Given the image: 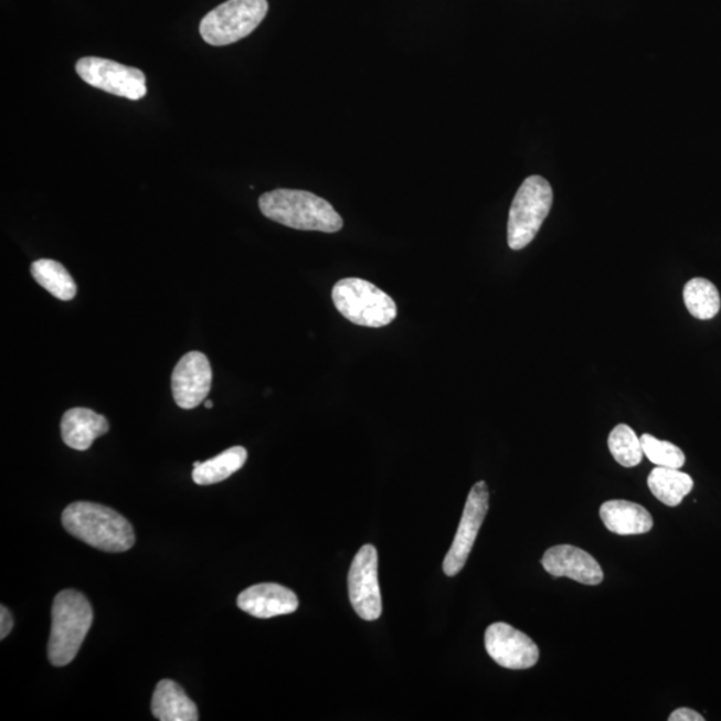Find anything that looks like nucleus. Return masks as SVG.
<instances>
[{"label": "nucleus", "mask_w": 721, "mask_h": 721, "mask_svg": "<svg viewBox=\"0 0 721 721\" xmlns=\"http://www.w3.org/2000/svg\"><path fill=\"white\" fill-rule=\"evenodd\" d=\"M205 407H206V410H212V407H213V401H210V400H209V401H205Z\"/></svg>", "instance_id": "25"}, {"label": "nucleus", "mask_w": 721, "mask_h": 721, "mask_svg": "<svg viewBox=\"0 0 721 721\" xmlns=\"http://www.w3.org/2000/svg\"><path fill=\"white\" fill-rule=\"evenodd\" d=\"M267 10V0H227L202 19L200 33L212 46H227L251 35Z\"/></svg>", "instance_id": "6"}, {"label": "nucleus", "mask_w": 721, "mask_h": 721, "mask_svg": "<svg viewBox=\"0 0 721 721\" xmlns=\"http://www.w3.org/2000/svg\"><path fill=\"white\" fill-rule=\"evenodd\" d=\"M669 721H704V718L700 713L689 708H679L671 713V717L668 718Z\"/></svg>", "instance_id": "23"}, {"label": "nucleus", "mask_w": 721, "mask_h": 721, "mask_svg": "<svg viewBox=\"0 0 721 721\" xmlns=\"http://www.w3.org/2000/svg\"><path fill=\"white\" fill-rule=\"evenodd\" d=\"M552 203L553 191L545 178L531 176L522 182L509 210L508 245L512 251L531 244L550 214Z\"/></svg>", "instance_id": "5"}, {"label": "nucleus", "mask_w": 721, "mask_h": 721, "mask_svg": "<svg viewBox=\"0 0 721 721\" xmlns=\"http://www.w3.org/2000/svg\"><path fill=\"white\" fill-rule=\"evenodd\" d=\"M642 448L644 456L657 467L680 469L685 467L686 455L679 446L672 443L661 442L650 435H643L640 437Z\"/></svg>", "instance_id": "22"}, {"label": "nucleus", "mask_w": 721, "mask_h": 721, "mask_svg": "<svg viewBox=\"0 0 721 721\" xmlns=\"http://www.w3.org/2000/svg\"><path fill=\"white\" fill-rule=\"evenodd\" d=\"M151 712L161 721L200 720L198 708L180 685L172 680L158 682L151 700Z\"/></svg>", "instance_id": "16"}, {"label": "nucleus", "mask_w": 721, "mask_h": 721, "mask_svg": "<svg viewBox=\"0 0 721 721\" xmlns=\"http://www.w3.org/2000/svg\"><path fill=\"white\" fill-rule=\"evenodd\" d=\"M611 455L624 468H634L642 463L644 452L640 438L632 427L618 424L608 437Z\"/></svg>", "instance_id": "21"}, {"label": "nucleus", "mask_w": 721, "mask_h": 721, "mask_svg": "<svg viewBox=\"0 0 721 721\" xmlns=\"http://www.w3.org/2000/svg\"><path fill=\"white\" fill-rule=\"evenodd\" d=\"M47 656L54 667H65L78 655L93 625L92 604L74 590L57 593L51 611Z\"/></svg>", "instance_id": "3"}, {"label": "nucleus", "mask_w": 721, "mask_h": 721, "mask_svg": "<svg viewBox=\"0 0 721 721\" xmlns=\"http://www.w3.org/2000/svg\"><path fill=\"white\" fill-rule=\"evenodd\" d=\"M110 430L108 421L86 407H73L63 414L61 423L62 439L70 448L87 450L100 436Z\"/></svg>", "instance_id": "14"}, {"label": "nucleus", "mask_w": 721, "mask_h": 721, "mask_svg": "<svg viewBox=\"0 0 721 721\" xmlns=\"http://www.w3.org/2000/svg\"><path fill=\"white\" fill-rule=\"evenodd\" d=\"M349 598L356 614L362 621L374 622L382 615V597L379 583V553L367 544L356 554L349 576Z\"/></svg>", "instance_id": "8"}, {"label": "nucleus", "mask_w": 721, "mask_h": 721, "mask_svg": "<svg viewBox=\"0 0 721 721\" xmlns=\"http://www.w3.org/2000/svg\"><path fill=\"white\" fill-rule=\"evenodd\" d=\"M541 564L554 577H568L585 585H598L604 579L597 561L590 553L573 545L550 548Z\"/></svg>", "instance_id": "12"}, {"label": "nucleus", "mask_w": 721, "mask_h": 721, "mask_svg": "<svg viewBox=\"0 0 721 721\" xmlns=\"http://www.w3.org/2000/svg\"><path fill=\"white\" fill-rule=\"evenodd\" d=\"M266 219L306 232L337 233L343 226L341 215L324 198L305 190L277 189L259 198Z\"/></svg>", "instance_id": "2"}, {"label": "nucleus", "mask_w": 721, "mask_h": 721, "mask_svg": "<svg viewBox=\"0 0 721 721\" xmlns=\"http://www.w3.org/2000/svg\"><path fill=\"white\" fill-rule=\"evenodd\" d=\"M336 309L348 321L360 327L384 328L397 317L392 297L378 286L360 278L338 280L331 291Z\"/></svg>", "instance_id": "4"}, {"label": "nucleus", "mask_w": 721, "mask_h": 721, "mask_svg": "<svg viewBox=\"0 0 721 721\" xmlns=\"http://www.w3.org/2000/svg\"><path fill=\"white\" fill-rule=\"evenodd\" d=\"M2 616H0V639H6L10 635L12 627H14V618L10 611L2 605Z\"/></svg>", "instance_id": "24"}, {"label": "nucleus", "mask_w": 721, "mask_h": 721, "mask_svg": "<svg viewBox=\"0 0 721 721\" xmlns=\"http://www.w3.org/2000/svg\"><path fill=\"white\" fill-rule=\"evenodd\" d=\"M685 304L691 316L698 320H712L720 310V295L717 286L706 278L688 280L682 291Z\"/></svg>", "instance_id": "20"}, {"label": "nucleus", "mask_w": 721, "mask_h": 721, "mask_svg": "<svg viewBox=\"0 0 721 721\" xmlns=\"http://www.w3.org/2000/svg\"><path fill=\"white\" fill-rule=\"evenodd\" d=\"M605 528L621 536L644 534L654 528L653 516L639 503L611 500L600 508Z\"/></svg>", "instance_id": "15"}, {"label": "nucleus", "mask_w": 721, "mask_h": 721, "mask_svg": "<svg viewBox=\"0 0 721 721\" xmlns=\"http://www.w3.org/2000/svg\"><path fill=\"white\" fill-rule=\"evenodd\" d=\"M75 70L82 81L102 92L130 100L142 99L148 94L146 76L139 68L105 57L85 56L76 62Z\"/></svg>", "instance_id": "7"}, {"label": "nucleus", "mask_w": 721, "mask_h": 721, "mask_svg": "<svg viewBox=\"0 0 721 721\" xmlns=\"http://www.w3.org/2000/svg\"><path fill=\"white\" fill-rule=\"evenodd\" d=\"M485 648L497 665L528 669L538 665L539 647L531 637L507 623H495L485 632Z\"/></svg>", "instance_id": "10"}, {"label": "nucleus", "mask_w": 721, "mask_h": 721, "mask_svg": "<svg viewBox=\"0 0 721 721\" xmlns=\"http://www.w3.org/2000/svg\"><path fill=\"white\" fill-rule=\"evenodd\" d=\"M648 488L657 500L668 507H678L692 492V477L680 469L655 468L648 476Z\"/></svg>", "instance_id": "17"}, {"label": "nucleus", "mask_w": 721, "mask_h": 721, "mask_svg": "<svg viewBox=\"0 0 721 721\" xmlns=\"http://www.w3.org/2000/svg\"><path fill=\"white\" fill-rule=\"evenodd\" d=\"M247 452L242 446H233L221 455L208 459L193 470V480L198 485H213L225 481L244 467Z\"/></svg>", "instance_id": "18"}, {"label": "nucleus", "mask_w": 721, "mask_h": 721, "mask_svg": "<svg viewBox=\"0 0 721 721\" xmlns=\"http://www.w3.org/2000/svg\"><path fill=\"white\" fill-rule=\"evenodd\" d=\"M201 464H202V463H200V462H195V463L193 464V467H194V468L200 467Z\"/></svg>", "instance_id": "26"}, {"label": "nucleus", "mask_w": 721, "mask_h": 721, "mask_svg": "<svg viewBox=\"0 0 721 721\" xmlns=\"http://www.w3.org/2000/svg\"><path fill=\"white\" fill-rule=\"evenodd\" d=\"M31 276L55 298L72 301L76 295L75 280L66 267L53 259L35 261L31 265Z\"/></svg>", "instance_id": "19"}, {"label": "nucleus", "mask_w": 721, "mask_h": 721, "mask_svg": "<svg viewBox=\"0 0 721 721\" xmlns=\"http://www.w3.org/2000/svg\"><path fill=\"white\" fill-rule=\"evenodd\" d=\"M213 372L209 359L201 352L184 354L171 375L172 397L182 410H194L208 399Z\"/></svg>", "instance_id": "11"}, {"label": "nucleus", "mask_w": 721, "mask_h": 721, "mask_svg": "<svg viewBox=\"0 0 721 721\" xmlns=\"http://www.w3.org/2000/svg\"><path fill=\"white\" fill-rule=\"evenodd\" d=\"M62 524L74 538L108 553L131 550L136 534L123 515L100 503L73 502L62 513Z\"/></svg>", "instance_id": "1"}, {"label": "nucleus", "mask_w": 721, "mask_h": 721, "mask_svg": "<svg viewBox=\"0 0 721 721\" xmlns=\"http://www.w3.org/2000/svg\"><path fill=\"white\" fill-rule=\"evenodd\" d=\"M238 608L257 618L290 615L298 609V597L286 586L273 583L248 586L237 600Z\"/></svg>", "instance_id": "13"}, {"label": "nucleus", "mask_w": 721, "mask_h": 721, "mask_svg": "<svg viewBox=\"0 0 721 721\" xmlns=\"http://www.w3.org/2000/svg\"><path fill=\"white\" fill-rule=\"evenodd\" d=\"M488 509L489 490L487 484L484 481L477 483L470 490L455 540H453L450 550L446 553L444 560L443 568L446 576H456L467 564Z\"/></svg>", "instance_id": "9"}]
</instances>
